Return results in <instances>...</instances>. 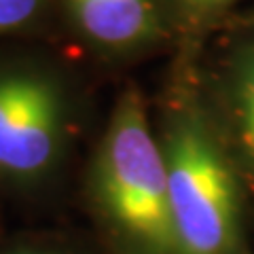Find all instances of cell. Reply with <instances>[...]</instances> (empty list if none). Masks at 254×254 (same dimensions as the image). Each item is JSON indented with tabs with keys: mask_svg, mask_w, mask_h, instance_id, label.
I'll return each instance as SVG.
<instances>
[{
	"mask_svg": "<svg viewBox=\"0 0 254 254\" xmlns=\"http://www.w3.org/2000/svg\"><path fill=\"white\" fill-rule=\"evenodd\" d=\"M93 187L100 208L140 252L176 254L165 155L133 89L119 100L110 117Z\"/></svg>",
	"mask_w": 254,
	"mask_h": 254,
	"instance_id": "obj_1",
	"label": "cell"
},
{
	"mask_svg": "<svg viewBox=\"0 0 254 254\" xmlns=\"http://www.w3.org/2000/svg\"><path fill=\"white\" fill-rule=\"evenodd\" d=\"M161 148L176 254H237L240 193L210 127L199 115L180 113Z\"/></svg>",
	"mask_w": 254,
	"mask_h": 254,
	"instance_id": "obj_2",
	"label": "cell"
},
{
	"mask_svg": "<svg viewBox=\"0 0 254 254\" xmlns=\"http://www.w3.org/2000/svg\"><path fill=\"white\" fill-rule=\"evenodd\" d=\"M66 133L68 102L53 76L32 68L0 72V180H45L64 153Z\"/></svg>",
	"mask_w": 254,
	"mask_h": 254,
	"instance_id": "obj_3",
	"label": "cell"
},
{
	"mask_svg": "<svg viewBox=\"0 0 254 254\" xmlns=\"http://www.w3.org/2000/svg\"><path fill=\"white\" fill-rule=\"evenodd\" d=\"M68 6L78 30L110 49L140 45L159 28L157 0H68Z\"/></svg>",
	"mask_w": 254,
	"mask_h": 254,
	"instance_id": "obj_4",
	"label": "cell"
},
{
	"mask_svg": "<svg viewBox=\"0 0 254 254\" xmlns=\"http://www.w3.org/2000/svg\"><path fill=\"white\" fill-rule=\"evenodd\" d=\"M231 106L237 142L254 165V43L237 58L231 78Z\"/></svg>",
	"mask_w": 254,
	"mask_h": 254,
	"instance_id": "obj_5",
	"label": "cell"
},
{
	"mask_svg": "<svg viewBox=\"0 0 254 254\" xmlns=\"http://www.w3.org/2000/svg\"><path fill=\"white\" fill-rule=\"evenodd\" d=\"M41 6L43 0H0V36L28 26Z\"/></svg>",
	"mask_w": 254,
	"mask_h": 254,
	"instance_id": "obj_6",
	"label": "cell"
},
{
	"mask_svg": "<svg viewBox=\"0 0 254 254\" xmlns=\"http://www.w3.org/2000/svg\"><path fill=\"white\" fill-rule=\"evenodd\" d=\"M185 2L195 11H216L220 6L233 2V0H185Z\"/></svg>",
	"mask_w": 254,
	"mask_h": 254,
	"instance_id": "obj_7",
	"label": "cell"
},
{
	"mask_svg": "<svg viewBox=\"0 0 254 254\" xmlns=\"http://www.w3.org/2000/svg\"><path fill=\"white\" fill-rule=\"evenodd\" d=\"M6 254H68V252L51 250V248H19V250H11Z\"/></svg>",
	"mask_w": 254,
	"mask_h": 254,
	"instance_id": "obj_8",
	"label": "cell"
}]
</instances>
